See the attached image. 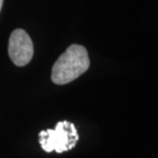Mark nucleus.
Here are the masks:
<instances>
[{
	"mask_svg": "<svg viewBox=\"0 0 158 158\" xmlns=\"http://www.w3.org/2000/svg\"><path fill=\"white\" fill-rule=\"evenodd\" d=\"M89 64L86 48L78 44H72L53 65L52 80L59 85L67 84L86 72Z\"/></svg>",
	"mask_w": 158,
	"mask_h": 158,
	"instance_id": "1",
	"label": "nucleus"
},
{
	"mask_svg": "<svg viewBox=\"0 0 158 158\" xmlns=\"http://www.w3.org/2000/svg\"><path fill=\"white\" fill-rule=\"evenodd\" d=\"M78 140L79 135L75 125L66 120L58 122L53 129L39 132L40 146L47 153L52 151L63 153L73 149Z\"/></svg>",
	"mask_w": 158,
	"mask_h": 158,
	"instance_id": "2",
	"label": "nucleus"
},
{
	"mask_svg": "<svg viewBox=\"0 0 158 158\" xmlns=\"http://www.w3.org/2000/svg\"><path fill=\"white\" fill-rule=\"evenodd\" d=\"M33 53V42L28 33L23 29L15 30L8 42V55L12 63L19 67H24L32 60Z\"/></svg>",
	"mask_w": 158,
	"mask_h": 158,
	"instance_id": "3",
	"label": "nucleus"
},
{
	"mask_svg": "<svg viewBox=\"0 0 158 158\" xmlns=\"http://www.w3.org/2000/svg\"><path fill=\"white\" fill-rule=\"evenodd\" d=\"M2 5H3V0H0V11H1Z\"/></svg>",
	"mask_w": 158,
	"mask_h": 158,
	"instance_id": "4",
	"label": "nucleus"
}]
</instances>
